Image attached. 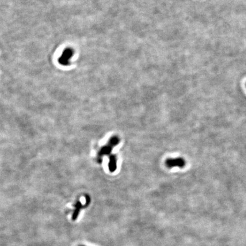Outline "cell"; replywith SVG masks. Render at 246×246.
Returning a JSON list of instances; mask_svg holds the SVG:
<instances>
[{"label": "cell", "mask_w": 246, "mask_h": 246, "mask_svg": "<svg viewBox=\"0 0 246 246\" xmlns=\"http://www.w3.org/2000/svg\"><path fill=\"white\" fill-rule=\"evenodd\" d=\"M166 165L168 167L170 168L176 166L183 167L185 165V161L181 158L169 159L166 161Z\"/></svg>", "instance_id": "6da1fadb"}]
</instances>
